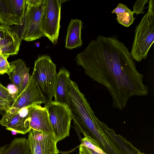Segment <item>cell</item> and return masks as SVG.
Returning <instances> with one entry per match:
<instances>
[{
    "label": "cell",
    "instance_id": "1",
    "mask_svg": "<svg viewBox=\"0 0 154 154\" xmlns=\"http://www.w3.org/2000/svg\"><path fill=\"white\" fill-rule=\"evenodd\" d=\"M75 60L87 75L107 88L115 108L122 110L132 97L148 95L143 75L137 69L128 48L116 36L98 35L77 54Z\"/></svg>",
    "mask_w": 154,
    "mask_h": 154
},
{
    "label": "cell",
    "instance_id": "2",
    "mask_svg": "<svg viewBox=\"0 0 154 154\" xmlns=\"http://www.w3.org/2000/svg\"><path fill=\"white\" fill-rule=\"evenodd\" d=\"M148 9L136 26L130 52L133 59L140 62L145 60L154 41V1L150 0Z\"/></svg>",
    "mask_w": 154,
    "mask_h": 154
},
{
    "label": "cell",
    "instance_id": "3",
    "mask_svg": "<svg viewBox=\"0 0 154 154\" xmlns=\"http://www.w3.org/2000/svg\"><path fill=\"white\" fill-rule=\"evenodd\" d=\"M55 64L46 54L38 56L35 62L31 76L43 95L45 106L47 107L54 96V87L57 73Z\"/></svg>",
    "mask_w": 154,
    "mask_h": 154
},
{
    "label": "cell",
    "instance_id": "4",
    "mask_svg": "<svg viewBox=\"0 0 154 154\" xmlns=\"http://www.w3.org/2000/svg\"><path fill=\"white\" fill-rule=\"evenodd\" d=\"M46 1L43 0L35 7L27 5L21 23L15 31L22 40L30 42L44 36L42 22Z\"/></svg>",
    "mask_w": 154,
    "mask_h": 154
},
{
    "label": "cell",
    "instance_id": "5",
    "mask_svg": "<svg viewBox=\"0 0 154 154\" xmlns=\"http://www.w3.org/2000/svg\"><path fill=\"white\" fill-rule=\"evenodd\" d=\"M47 108L53 134L58 141L69 136L72 120L66 104L52 101Z\"/></svg>",
    "mask_w": 154,
    "mask_h": 154
},
{
    "label": "cell",
    "instance_id": "6",
    "mask_svg": "<svg viewBox=\"0 0 154 154\" xmlns=\"http://www.w3.org/2000/svg\"><path fill=\"white\" fill-rule=\"evenodd\" d=\"M66 0H46L42 22L44 36L54 45L57 42L60 29L61 5Z\"/></svg>",
    "mask_w": 154,
    "mask_h": 154
},
{
    "label": "cell",
    "instance_id": "7",
    "mask_svg": "<svg viewBox=\"0 0 154 154\" xmlns=\"http://www.w3.org/2000/svg\"><path fill=\"white\" fill-rule=\"evenodd\" d=\"M30 121L28 107L20 109L10 107L3 115L0 125L7 130L25 134L31 130Z\"/></svg>",
    "mask_w": 154,
    "mask_h": 154
},
{
    "label": "cell",
    "instance_id": "8",
    "mask_svg": "<svg viewBox=\"0 0 154 154\" xmlns=\"http://www.w3.org/2000/svg\"><path fill=\"white\" fill-rule=\"evenodd\" d=\"M30 154H58V141L51 134L31 129L27 138Z\"/></svg>",
    "mask_w": 154,
    "mask_h": 154
},
{
    "label": "cell",
    "instance_id": "9",
    "mask_svg": "<svg viewBox=\"0 0 154 154\" xmlns=\"http://www.w3.org/2000/svg\"><path fill=\"white\" fill-rule=\"evenodd\" d=\"M26 0H0V23L20 25L27 6Z\"/></svg>",
    "mask_w": 154,
    "mask_h": 154
},
{
    "label": "cell",
    "instance_id": "10",
    "mask_svg": "<svg viewBox=\"0 0 154 154\" xmlns=\"http://www.w3.org/2000/svg\"><path fill=\"white\" fill-rule=\"evenodd\" d=\"M45 100L31 75L24 90L15 98L10 107L20 109L31 105L44 104Z\"/></svg>",
    "mask_w": 154,
    "mask_h": 154
},
{
    "label": "cell",
    "instance_id": "11",
    "mask_svg": "<svg viewBox=\"0 0 154 154\" xmlns=\"http://www.w3.org/2000/svg\"><path fill=\"white\" fill-rule=\"evenodd\" d=\"M22 40L12 28L0 24V51L2 54L9 57L17 54Z\"/></svg>",
    "mask_w": 154,
    "mask_h": 154
},
{
    "label": "cell",
    "instance_id": "12",
    "mask_svg": "<svg viewBox=\"0 0 154 154\" xmlns=\"http://www.w3.org/2000/svg\"><path fill=\"white\" fill-rule=\"evenodd\" d=\"M28 107L31 129L53 134L47 108L37 104Z\"/></svg>",
    "mask_w": 154,
    "mask_h": 154
},
{
    "label": "cell",
    "instance_id": "13",
    "mask_svg": "<svg viewBox=\"0 0 154 154\" xmlns=\"http://www.w3.org/2000/svg\"><path fill=\"white\" fill-rule=\"evenodd\" d=\"M12 71L9 78L11 83L17 90L16 97L25 88L29 81V68L26 67L25 62L19 59L9 62Z\"/></svg>",
    "mask_w": 154,
    "mask_h": 154
},
{
    "label": "cell",
    "instance_id": "14",
    "mask_svg": "<svg viewBox=\"0 0 154 154\" xmlns=\"http://www.w3.org/2000/svg\"><path fill=\"white\" fill-rule=\"evenodd\" d=\"M70 72L64 67L60 68L57 73L54 87V101L67 105L68 82Z\"/></svg>",
    "mask_w": 154,
    "mask_h": 154
},
{
    "label": "cell",
    "instance_id": "15",
    "mask_svg": "<svg viewBox=\"0 0 154 154\" xmlns=\"http://www.w3.org/2000/svg\"><path fill=\"white\" fill-rule=\"evenodd\" d=\"M83 23L81 20L71 19L67 28L65 47L70 50L81 47V29Z\"/></svg>",
    "mask_w": 154,
    "mask_h": 154
},
{
    "label": "cell",
    "instance_id": "16",
    "mask_svg": "<svg viewBox=\"0 0 154 154\" xmlns=\"http://www.w3.org/2000/svg\"><path fill=\"white\" fill-rule=\"evenodd\" d=\"M103 128L117 146L122 154H146L142 152L134 146L131 143L119 134H116L115 131L105 124Z\"/></svg>",
    "mask_w": 154,
    "mask_h": 154
},
{
    "label": "cell",
    "instance_id": "17",
    "mask_svg": "<svg viewBox=\"0 0 154 154\" xmlns=\"http://www.w3.org/2000/svg\"><path fill=\"white\" fill-rule=\"evenodd\" d=\"M3 154H30L27 139L15 137L8 145Z\"/></svg>",
    "mask_w": 154,
    "mask_h": 154
},
{
    "label": "cell",
    "instance_id": "18",
    "mask_svg": "<svg viewBox=\"0 0 154 154\" xmlns=\"http://www.w3.org/2000/svg\"><path fill=\"white\" fill-rule=\"evenodd\" d=\"M117 15V20L121 25L129 27L132 24L135 18L134 17V13L125 4L119 3L117 6L112 12Z\"/></svg>",
    "mask_w": 154,
    "mask_h": 154
},
{
    "label": "cell",
    "instance_id": "19",
    "mask_svg": "<svg viewBox=\"0 0 154 154\" xmlns=\"http://www.w3.org/2000/svg\"><path fill=\"white\" fill-rule=\"evenodd\" d=\"M80 144L100 154H107L102 150L98 142L89 136H86L81 140Z\"/></svg>",
    "mask_w": 154,
    "mask_h": 154
},
{
    "label": "cell",
    "instance_id": "20",
    "mask_svg": "<svg viewBox=\"0 0 154 154\" xmlns=\"http://www.w3.org/2000/svg\"><path fill=\"white\" fill-rule=\"evenodd\" d=\"M9 57L0 54V74H7L9 76L12 71V68L7 60Z\"/></svg>",
    "mask_w": 154,
    "mask_h": 154
},
{
    "label": "cell",
    "instance_id": "21",
    "mask_svg": "<svg viewBox=\"0 0 154 154\" xmlns=\"http://www.w3.org/2000/svg\"><path fill=\"white\" fill-rule=\"evenodd\" d=\"M0 97L10 104L15 100L9 89L4 86L0 82Z\"/></svg>",
    "mask_w": 154,
    "mask_h": 154
},
{
    "label": "cell",
    "instance_id": "22",
    "mask_svg": "<svg viewBox=\"0 0 154 154\" xmlns=\"http://www.w3.org/2000/svg\"><path fill=\"white\" fill-rule=\"evenodd\" d=\"M148 0H137L133 5V13L135 14L136 15L144 13V11L145 8V5L147 3H148Z\"/></svg>",
    "mask_w": 154,
    "mask_h": 154
},
{
    "label": "cell",
    "instance_id": "23",
    "mask_svg": "<svg viewBox=\"0 0 154 154\" xmlns=\"http://www.w3.org/2000/svg\"><path fill=\"white\" fill-rule=\"evenodd\" d=\"M11 104L0 97V110L6 112L10 108Z\"/></svg>",
    "mask_w": 154,
    "mask_h": 154
},
{
    "label": "cell",
    "instance_id": "24",
    "mask_svg": "<svg viewBox=\"0 0 154 154\" xmlns=\"http://www.w3.org/2000/svg\"><path fill=\"white\" fill-rule=\"evenodd\" d=\"M43 0H26L27 5L29 7H35L40 3Z\"/></svg>",
    "mask_w": 154,
    "mask_h": 154
},
{
    "label": "cell",
    "instance_id": "25",
    "mask_svg": "<svg viewBox=\"0 0 154 154\" xmlns=\"http://www.w3.org/2000/svg\"><path fill=\"white\" fill-rule=\"evenodd\" d=\"M79 154H92L88 148L85 146L80 145Z\"/></svg>",
    "mask_w": 154,
    "mask_h": 154
},
{
    "label": "cell",
    "instance_id": "26",
    "mask_svg": "<svg viewBox=\"0 0 154 154\" xmlns=\"http://www.w3.org/2000/svg\"><path fill=\"white\" fill-rule=\"evenodd\" d=\"M88 149L92 154H100L98 153L95 152V151H94V150L91 149H89L88 148Z\"/></svg>",
    "mask_w": 154,
    "mask_h": 154
},
{
    "label": "cell",
    "instance_id": "27",
    "mask_svg": "<svg viewBox=\"0 0 154 154\" xmlns=\"http://www.w3.org/2000/svg\"><path fill=\"white\" fill-rule=\"evenodd\" d=\"M4 152V149L2 147H0V154H3Z\"/></svg>",
    "mask_w": 154,
    "mask_h": 154
},
{
    "label": "cell",
    "instance_id": "28",
    "mask_svg": "<svg viewBox=\"0 0 154 154\" xmlns=\"http://www.w3.org/2000/svg\"><path fill=\"white\" fill-rule=\"evenodd\" d=\"M0 112H1V111L0 110Z\"/></svg>",
    "mask_w": 154,
    "mask_h": 154
},
{
    "label": "cell",
    "instance_id": "29",
    "mask_svg": "<svg viewBox=\"0 0 154 154\" xmlns=\"http://www.w3.org/2000/svg\"></svg>",
    "mask_w": 154,
    "mask_h": 154
}]
</instances>
